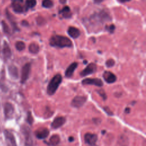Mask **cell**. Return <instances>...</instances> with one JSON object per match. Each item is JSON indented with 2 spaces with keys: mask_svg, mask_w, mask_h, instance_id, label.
Wrapping results in <instances>:
<instances>
[{
  "mask_svg": "<svg viewBox=\"0 0 146 146\" xmlns=\"http://www.w3.org/2000/svg\"><path fill=\"white\" fill-rule=\"evenodd\" d=\"M50 44L51 46L59 48L70 47L72 46V42L68 38L59 35H54L50 38Z\"/></svg>",
  "mask_w": 146,
  "mask_h": 146,
  "instance_id": "cell-1",
  "label": "cell"
},
{
  "mask_svg": "<svg viewBox=\"0 0 146 146\" xmlns=\"http://www.w3.org/2000/svg\"><path fill=\"white\" fill-rule=\"evenodd\" d=\"M62 78L60 74L55 75L49 82L47 87V92L49 95H54L62 82Z\"/></svg>",
  "mask_w": 146,
  "mask_h": 146,
  "instance_id": "cell-2",
  "label": "cell"
},
{
  "mask_svg": "<svg viewBox=\"0 0 146 146\" xmlns=\"http://www.w3.org/2000/svg\"><path fill=\"white\" fill-rule=\"evenodd\" d=\"M91 18L93 21H97L100 23H103L106 21H109L111 19L109 14L104 10H102L99 13H96L91 17Z\"/></svg>",
  "mask_w": 146,
  "mask_h": 146,
  "instance_id": "cell-3",
  "label": "cell"
},
{
  "mask_svg": "<svg viewBox=\"0 0 146 146\" xmlns=\"http://www.w3.org/2000/svg\"><path fill=\"white\" fill-rule=\"evenodd\" d=\"M21 131L25 137V145L26 146H31L33 145V142L30 129L29 128V127L26 125H23L21 128Z\"/></svg>",
  "mask_w": 146,
  "mask_h": 146,
  "instance_id": "cell-4",
  "label": "cell"
},
{
  "mask_svg": "<svg viewBox=\"0 0 146 146\" xmlns=\"http://www.w3.org/2000/svg\"><path fill=\"white\" fill-rule=\"evenodd\" d=\"M4 136L7 146H17L15 137L12 132L6 129L4 131Z\"/></svg>",
  "mask_w": 146,
  "mask_h": 146,
  "instance_id": "cell-5",
  "label": "cell"
},
{
  "mask_svg": "<svg viewBox=\"0 0 146 146\" xmlns=\"http://www.w3.org/2000/svg\"><path fill=\"white\" fill-rule=\"evenodd\" d=\"M31 70V64L30 63H26L22 68L21 82L22 83H24L29 78L30 72Z\"/></svg>",
  "mask_w": 146,
  "mask_h": 146,
  "instance_id": "cell-6",
  "label": "cell"
},
{
  "mask_svg": "<svg viewBox=\"0 0 146 146\" xmlns=\"http://www.w3.org/2000/svg\"><path fill=\"white\" fill-rule=\"evenodd\" d=\"M86 96H76L71 102V106L75 108H80L86 103Z\"/></svg>",
  "mask_w": 146,
  "mask_h": 146,
  "instance_id": "cell-7",
  "label": "cell"
},
{
  "mask_svg": "<svg viewBox=\"0 0 146 146\" xmlns=\"http://www.w3.org/2000/svg\"><path fill=\"white\" fill-rule=\"evenodd\" d=\"M82 83L83 85H94L98 87H102L103 84L102 80L98 78H86L82 80Z\"/></svg>",
  "mask_w": 146,
  "mask_h": 146,
  "instance_id": "cell-8",
  "label": "cell"
},
{
  "mask_svg": "<svg viewBox=\"0 0 146 146\" xmlns=\"http://www.w3.org/2000/svg\"><path fill=\"white\" fill-rule=\"evenodd\" d=\"M97 135L94 133H87L84 135L85 142L90 146H94L97 141Z\"/></svg>",
  "mask_w": 146,
  "mask_h": 146,
  "instance_id": "cell-9",
  "label": "cell"
},
{
  "mask_svg": "<svg viewBox=\"0 0 146 146\" xmlns=\"http://www.w3.org/2000/svg\"><path fill=\"white\" fill-rule=\"evenodd\" d=\"M96 70V66L95 63H91L89 64L83 71L80 72V75L82 76H85L90 74H93Z\"/></svg>",
  "mask_w": 146,
  "mask_h": 146,
  "instance_id": "cell-10",
  "label": "cell"
},
{
  "mask_svg": "<svg viewBox=\"0 0 146 146\" xmlns=\"http://www.w3.org/2000/svg\"><path fill=\"white\" fill-rule=\"evenodd\" d=\"M14 112L13 106L10 103H6L4 106V113L6 119H10L12 117Z\"/></svg>",
  "mask_w": 146,
  "mask_h": 146,
  "instance_id": "cell-11",
  "label": "cell"
},
{
  "mask_svg": "<svg viewBox=\"0 0 146 146\" xmlns=\"http://www.w3.org/2000/svg\"><path fill=\"white\" fill-rule=\"evenodd\" d=\"M35 136L39 139H44L49 135V131L46 128H40L35 132Z\"/></svg>",
  "mask_w": 146,
  "mask_h": 146,
  "instance_id": "cell-12",
  "label": "cell"
},
{
  "mask_svg": "<svg viewBox=\"0 0 146 146\" xmlns=\"http://www.w3.org/2000/svg\"><path fill=\"white\" fill-rule=\"evenodd\" d=\"M66 122V118L63 116L56 117L51 123V127L54 129H57L62 126Z\"/></svg>",
  "mask_w": 146,
  "mask_h": 146,
  "instance_id": "cell-13",
  "label": "cell"
},
{
  "mask_svg": "<svg viewBox=\"0 0 146 146\" xmlns=\"http://www.w3.org/2000/svg\"><path fill=\"white\" fill-rule=\"evenodd\" d=\"M23 0H14L12 3V7L14 11L18 13L23 12Z\"/></svg>",
  "mask_w": 146,
  "mask_h": 146,
  "instance_id": "cell-14",
  "label": "cell"
},
{
  "mask_svg": "<svg viewBox=\"0 0 146 146\" xmlns=\"http://www.w3.org/2000/svg\"><path fill=\"white\" fill-rule=\"evenodd\" d=\"M104 79L108 83H114L116 80V76L112 72L106 71L103 73V75Z\"/></svg>",
  "mask_w": 146,
  "mask_h": 146,
  "instance_id": "cell-15",
  "label": "cell"
},
{
  "mask_svg": "<svg viewBox=\"0 0 146 146\" xmlns=\"http://www.w3.org/2000/svg\"><path fill=\"white\" fill-rule=\"evenodd\" d=\"M78 66V63L76 62H74L71 63L66 69L65 72V76L67 78H70L73 75L74 71Z\"/></svg>",
  "mask_w": 146,
  "mask_h": 146,
  "instance_id": "cell-16",
  "label": "cell"
},
{
  "mask_svg": "<svg viewBox=\"0 0 146 146\" xmlns=\"http://www.w3.org/2000/svg\"><path fill=\"white\" fill-rule=\"evenodd\" d=\"M68 34L72 38H77L80 35V31L75 27H70L68 29Z\"/></svg>",
  "mask_w": 146,
  "mask_h": 146,
  "instance_id": "cell-17",
  "label": "cell"
},
{
  "mask_svg": "<svg viewBox=\"0 0 146 146\" xmlns=\"http://www.w3.org/2000/svg\"><path fill=\"white\" fill-rule=\"evenodd\" d=\"M9 73L10 76L14 79H17L18 78V71L17 68L14 65H10L8 68Z\"/></svg>",
  "mask_w": 146,
  "mask_h": 146,
  "instance_id": "cell-18",
  "label": "cell"
},
{
  "mask_svg": "<svg viewBox=\"0 0 146 146\" xmlns=\"http://www.w3.org/2000/svg\"><path fill=\"white\" fill-rule=\"evenodd\" d=\"M2 52H3V54L4 56L6 58H10V56L11 55V49H10L9 44H7V43H6V42H5V43L3 44Z\"/></svg>",
  "mask_w": 146,
  "mask_h": 146,
  "instance_id": "cell-19",
  "label": "cell"
},
{
  "mask_svg": "<svg viewBox=\"0 0 146 146\" xmlns=\"http://www.w3.org/2000/svg\"><path fill=\"white\" fill-rule=\"evenodd\" d=\"M60 142V137L58 135H54L49 139L48 144L51 146H56Z\"/></svg>",
  "mask_w": 146,
  "mask_h": 146,
  "instance_id": "cell-20",
  "label": "cell"
},
{
  "mask_svg": "<svg viewBox=\"0 0 146 146\" xmlns=\"http://www.w3.org/2000/svg\"><path fill=\"white\" fill-rule=\"evenodd\" d=\"M29 50L31 54H37L39 50V47L37 43H31L29 47Z\"/></svg>",
  "mask_w": 146,
  "mask_h": 146,
  "instance_id": "cell-21",
  "label": "cell"
},
{
  "mask_svg": "<svg viewBox=\"0 0 146 146\" xmlns=\"http://www.w3.org/2000/svg\"><path fill=\"white\" fill-rule=\"evenodd\" d=\"M60 13L62 14L63 16L66 18H68L70 17L71 15V12H70V7L68 6H65L64 7L62 10L60 11Z\"/></svg>",
  "mask_w": 146,
  "mask_h": 146,
  "instance_id": "cell-22",
  "label": "cell"
},
{
  "mask_svg": "<svg viewBox=\"0 0 146 146\" xmlns=\"http://www.w3.org/2000/svg\"><path fill=\"white\" fill-rule=\"evenodd\" d=\"M36 3V0H26V9L28 10L29 9H31L34 7Z\"/></svg>",
  "mask_w": 146,
  "mask_h": 146,
  "instance_id": "cell-23",
  "label": "cell"
},
{
  "mask_svg": "<svg viewBox=\"0 0 146 146\" xmlns=\"http://www.w3.org/2000/svg\"><path fill=\"white\" fill-rule=\"evenodd\" d=\"M15 48L18 51H22L25 48V44L23 42L18 41L15 43Z\"/></svg>",
  "mask_w": 146,
  "mask_h": 146,
  "instance_id": "cell-24",
  "label": "cell"
},
{
  "mask_svg": "<svg viewBox=\"0 0 146 146\" xmlns=\"http://www.w3.org/2000/svg\"><path fill=\"white\" fill-rule=\"evenodd\" d=\"M128 143V140L127 137V136H125L124 135H123L120 136V140H119V143L122 146H127Z\"/></svg>",
  "mask_w": 146,
  "mask_h": 146,
  "instance_id": "cell-25",
  "label": "cell"
},
{
  "mask_svg": "<svg viewBox=\"0 0 146 146\" xmlns=\"http://www.w3.org/2000/svg\"><path fill=\"white\" fill-rule=\"evenodd\" d=\"M42 6L45 8H50L53 6V2L51 0H43Z\"/></svg>",
  "mask_w": 146,
  "mask_h": 146,
  "instance_id": "cell-26",
  "label": "cell"
},
{
  "mask_svg": "<svg viewBox=\"0 0 146 146\" xmlns=\"http://www.w3.org/2000/svg\"><path fill=\"white\" fill-rule=\"evenodd\" d=\"M2 28H3V31L6 34H9L10 30L8 25L6 24V23L4 21H3L2 22Z\"/></svg>",
  "mask_w": 146,
  "mask_h": 146,
  "instance_id": "cell-27",
  "label": "cell"
},
{
  "mask_svg": "<svg viewBox=\"0 0 146 146\" xmlns=\"http://www.w3.org/2000/svg\"><path fill=\"white\" fill-rule=\"evenodd\" d=\"M106 64L107 67H111L115 64V60H113L112 59H110L107 60V62L106 63Z\"/></svg>",
  "mask_w": 146,
  "mask_h": 146,
  "instance_id": "cell-28",
  "label": "cell"
},
{
  "mask_svg": "<svg viewBox=\"0 0 146 146\" xmlns=\"http://www.w3.org/2000/svg\"><path fill=\"white\" fill-rule=\"evenodd\" d=\"M27 121H28V123L31 125L33 123V116L31 114V112H29L28 113V115H27Z\"/></svg>",
  "mask_w": 146,
  "mask_h": 146,
  "instance_id": "cell-29",
  "label": "cell"
},
{
  "mask_svg": "<svg viewBox=\"0 0 146 146\" xmlns=\"http://www.w3.org/2000/svg\"><path fill=\"white\" fill-rule=\"evenodd\" d=\"M98 92L99 93V94L103 98V99H104V100H106V98H107V96H106V93H105V92L103 91V90H99V91H98Z\"/></svg>",
  "mask_w": 146,
  "mask_h": 146,
  "instance_id": "cell-30",
  "label": "cell"
},
{
  "mask_svg": "<svg viewBox=\"0 0 146 146\" xmlns=\"http://www.w3.org/2000/svg\"><path fill=\"white\" fill-rule=\"evenodd\" d=\"M106 29H107V30L109 31V32H110V33H113V31H114V30H115V26L113 25H110V26H107L106 27Z\"/></svg>",
  "mask_w": 146,
  "mask_h": 146,
  "instance_id": "cell-31",
  "label": "cell"
},
{
  "mask_svg": "<svg viewBox=\"0 0 146 146\" xmlns=\"http://www.w3.org/2000/svg\"><path fill=\"white\" fill-rule=\"evenodd\" d=\"M104 110L108 113V115H112V112L111 111L110 109L108 108V107H104Z\"/></svg>",
  "mask_w": 146,
  "mask_h": 146,
  "instance_id": "cell-32",
  "label": "cell"
},
{
  "mask_svg": "<svg viewBox=\"0 0 146 146\" xmlns=\"http://www.w3.org/2000/svg\"><path fill=\"white\" fill-rule=\"evenodd\" d=\"M104 0H94V2L96 3H100L102 2Z\"/></svg>",
  "mask_w": 146,
  "mask_h": 146,
  "instance_id": "cell-33",
  "label": "cell"
},
{
  "mask_svg": "<svg viewBox=\"0 0 146 146\" xmlns=\"http://www.w3.org/2000/svg\"><path fill=\"white\" fill-rule=\"evenodd\" d=\"M120 2H122V3H124V2H128L131 0H119Z\"/></svg>",
  "mask_w": 146,
  "mask_h": 146,
  "instance_id": "cell-34",
  "label": "cell"
},
{
  "mask_svg": "<svg viewBox=\"0 0 146 146\" xmlns=\"http://www.w3.org/2000/svg\"><path fill=\"white\" fill-rule=\"evenodd\" d=\"M68 140H69L70 141H71H71H72L74 140V138H73V137H71H71H69V139H68Z\"/></svg>",
  "mask_w": 146,
  "mask_h": 146,
  "instance_id": "cell-35",
  "label": "cell"
},
{
  "mask_svg": "<svg viewBox=\"0 0 146 146\" xmlns=\"http://www.w3.org/2000/svg\"><path fill=\"white\" fill-rule=\"evenodd\" d=\"M129 111H130V109H129V108H126V109H125V111H126V113H129Z\"/></svg>",
  "mask_w": 146,
  "mask_h": 146,
  "instance_id": "cell-36",
  "label": "cell"
},
{
  "mask_svg": "<svg viewBox=\"0 0 146 146\" xmlns=\"http://www.w3.org/2000/svg\"><path fill=\"white\" fill-rule=\"evenodd\" d=\"M66 0H60V2L62 3H64L66 2Z\"/></svg>",
  "mask_w": 146,
  "mask_h": 146,
  "instance_id": "cell-37",
  "label": "cell"
},
{
  "mask_svg": "<svg viewBox=\"0 0 146 146\" xmlns=\"http://www.w3.org/2000/svg\"><path fill=\"white\" fill-rule=\"evenodd\" d=\"M0 108H1V106H0Z\"/></svg>",
  "mask_w": 146,
  "mask_h": 146,
  "instance_id": "cell-38",
  "label": "cell"
}]
</instances>
